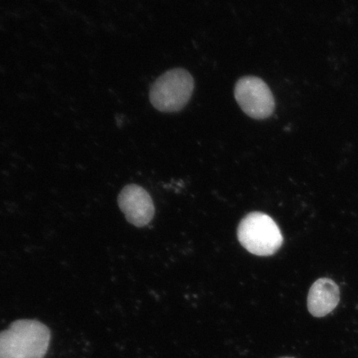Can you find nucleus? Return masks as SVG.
Here are the masks:
<instances>
[{"label":"nucleus","mask_w":358,"mask_h":358,"mask_svg":"<svg viewBox=\"0 0 358 358\" xmlns=\"http://www.w3.org/2000/svg\"><path fill=\"white\" fill-rule=\"evenodd\" d=\"M51 331L41 322L20 320L0 332V358H44Z\"/></svg>","instance_id":"nucleus-1"},{"label":"nucleus","mask_w":358,"mask_h":358,"mask_svg":"<svg viewBox=\"0 0 358 358\" xmlns=\"http://www.w3.org/2000/svg\"><path fill=\"white\" fill-rule=\"evenodd\" d=\"M241 245L259 257H270L283 244L280 228L271 217L262 213H252L243 219L237 229Z\"/></svg>","instance_id":"nucleus-2"},{"label":"nucleus","mask_w":358,"mask_h":358,"mask_svg":"<svg viewBox=\"0 0 358 358\" xmlns=\"http://www.w3.org/2000/svg\"><path fill=\"white\" fill-rule=\"evenodd\" d=\"M194 80L182 69L169 70L157 79L150 91V100L155 109L162 112L181 110L189 101Z\"/></svg>","instance_id":"nucleus-3"},{"label":"nucleus","mask_w":358,"mask_h":358,"mask_svg":"<svg viewBox=\"0 0 358 358\" xmlns=\"http://www.w3.org/2000/svg\"><path fill=\"white\" fill-rule=\"evenodd\" d=\"M235 98L241 110L253 119L265 120L275 110V102L270 87L257 77H244L237 80Z\"/></svg>","instance_id":"nucleus-4"},{"label":"nucleus","mask_w":358,"mask_h":358,"mask_svg":"<svg viewBox=\"0 0 358 358\" xmlns=\"http://www.w3.org/2000/svg\"><path fill=\"white\" fill-rule=\"evenodd\" d=\"M118 204L127 220L138 227H145L155 216L153 200L142 187L125 186L118 196Z\"/></svg>","instance_id":"nucleus-5"},{"label":"nucleus","mask_w":358,"mask_h":358,"mask_svg":"<svg viewBox=\"0 0 358 358\" xmlns=\"http://www.w3.org/2000/svg\"><path fill=\"white\" fill-rule=\"evenodd\" d=\"M339 301L338 285L333 280L321 278L313 284L308 292V310L313 317H324L335 310Z\"/></svg>","instance_id":"nucleus-6"},{"label":"nucleus","mask_w":358,"mask_h":358,"mask_svg":"<svg viewBox=\"0 0 358 358\" xmlns=\"http://www.w3.org/2000/svg\"><path fill=\"white\" fill-rule=\"evenodd\" d=\"M280 358H294V357H280Z\"/></svg>","instance_id":"nucleus-7"}]
</instances>
